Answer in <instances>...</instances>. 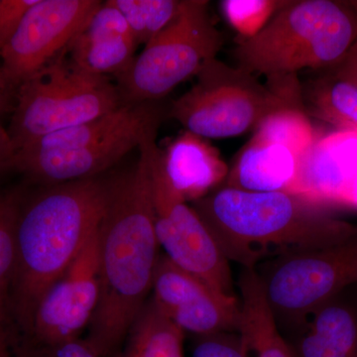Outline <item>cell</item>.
<instances>
[{"mask_svg":"<svg viewBox=\"0 0 357 357\" xmlns=\"http://www.w3.org/2000/svg\"><path fill=\"white\" fill-rule=\"evenodd\" d=\"M157 134L138 147L130 171L109 181L98 227L100 298L86 342L100 356L116 351L147 303L158 264L155 234L152 148Z\"/></svg>","mask_w":357,"mask_h":357,"instance_id":"cell-1","label":"cell"},{"mask_svg":"<svg viewBox=\"0 0 357 357\" xmlns=\"http://www.w3.org/2000/svg\"><path fill=\"white\" fill-rule=\"evenodd\" d=\"M229 262L243 269L357 234V225L287 192H255L222 187L192 203Z\"/></svg>","mask_w":357,"mask_h":357,"instance_id":"cell-2","label":"cell"},{"mask_svg":"<svg viewBox=\"0 0 357 357\" xmlns=\"http://www.w3.org/2000/svg\"><path fill=\"white\" fill-rule=\"evenodd\" d=\"M109 181L95 177L52 185L21 206L10 311L29 332L39 300L100 227Z\"/></svg>","mask_w":357,"mask_h":357,"instance_id":"cell-3","label":"cell"},{"mask_svg":"<svg viewBox=\"0 0 357 357\" xmlns=\"http://www.w3.org/2000/svg\"><path fill=\"white\" fill-rule=\"evenodd\" d=\"M356 38L357 1L294 0L252 38L239 39L234 57L237 68L273 86L303 69L335 67Z\"/></svg>","mask_w":357,"mask_h":357,"instance_id":"cell-4","label":"cell"},{"mask_svg":"<svg viewBox=\"0 0 357 357\" xmlns=\"http://www.w3.org/2000/svg\"><path fill=\"white\" fill-rule=\"evenodd\" d=\"M116 86L62 55L18 86L10 126L15 151L49 134L74 128L119 109Z\"/></svg>","mask_w":357,"mask_h":357,"instance_id":"cell-5","label":"cell"},{"mask_svg":"<svg viewBox=\"0 0 357 357\" xmlns=\"http://www.w3.org/2000/svg\"><path fill=\"white\" fill-rule=\"evenodd\" d=\"M197 77V84L173 103L168 115L206 139L241 135L278 110H304L302 91L264 86L255 75L217 58L206 62Z\"/></svg>","mask_w":357,"mask_h":357,"instance_id":"cell-6","label":"cell"},{"mask_svg":"<svg viewBox=\"0 0 357 357\" xmlns=\"http://www.w3.org/2000/svg\"><path fill=\"white\" fill-rule=\"evenodd\" d=\"M222 45L208 1L183 0L172 22L145 45L126 72L117 75L122 105L159 102L217 58Z\"/></svg>","mask_w":357,"mask_h":357,"instance_id":"cell-7","label":"cell"},{"mask_svg":"<svg viewBox=\"0 0 357 357\" xmlns=\"http://www.w3.org/2000/svg\"><path fill=\"white\" fill-rule=\"evenodd\" d=\"M279 330L299 333L321 305L357 285V234L256 268Z\"/></svg>","mask_w":357,"mask_h":357,"instance_id":"cell-8","label":"cell"},{"mask_svg":"<svg viewBox=\"0 0 357 357\" xmlns=\"http://www.w3.org/2000/svg\"><path fill=\"white\" fill-rule=\"evenodd\" d=\"M151 165L155 234L164 255L218 292L237 297L229 260L197 211L169 183L156 143Z\"/></svg>","mask_w":357,"mask_h":357,"instance_id":"cell-9","label":"cell"},{"mask_svg":"<svg viewBox=\"0 0 357 357\" xmlns=\"http://www.w3.org/2000/svg\"><path fill=\"white\" fill-rule=\"evenodd\" d=\"M98 0H37L17 31L0 52L1 69L18 89L67 51Z\"/></svg>","mask_w":357,"mask_h":357,"instance_id":"cell-10","label":"cell"},{"mask_svg":"<svg viewBox=\"0 0 357 357\" xmlns=\"http://www.w3.org/2000/svg\"><path fill=\"white\" fill-rule=\"evenodd\" d=\"M98 298V229L64 273L42 295L29 333L47 351L77 340L91 324Z\"/></svg>","mask_w":357,"mask_h":357,"instance_id":"cell-11","label":"cell"},{"mask_svg":"<svg viewBox=\"0 0 357 357\" xmlns=\"http://www.w3.org/2000/svg\"><path fill=\"white\" fill-rule=\"evenodd\" d=\"M152 301L167 319L196 337L238 332L241 301L218 292L160 255L152 283Z\"/></svg>","mask_w":357,"mask_h":357,"instance_id":"cell-12","label":"cell"},{"mask_svg":"<svg viewBox=\"0 0 357 357\" xmlns=\"http://www.w3.org/2000/svg\"><path fill=\"white\" fill-rule=\"evenodd\" d=\"M160 124L139 126L102 142L73 149L27 145L16 151L13 169L35 182L51 185L98 177L139 147L148 136L158 133Z\"/></svg>","mask_w":357,"mask_h":357,"instance_id":"cell-13","label":"cell"},{"mask_svg":"<svg viewBox=\"0 0 357 357\" xmlns=\"http://www.w3.org/2000/svg\"><path fill=\"white\" fill-rule=\"evenodd\" d=\"M290 194L325 210L357 208V129L318 137L301 159Z\"/></svg>","mask_w":357,"mask_h":357,"instance_id":"cell-14","label":"cell"},{"mask_svg":"<svg viewBox=\"0 0 357 357\" xmlns=\"http://www.w3.org/2000/svg\"><path fill=\"white\" fill-rule=\"evenodd\" d=\"M138 44L121 13L102 2L68 47L70 59L91 74L107 76L126 72Z\"/></svg>","mask_w":357,"mask_h":357,"instance_id":"cell-15","label":"cell"},{"mask_svg":"<svg viewBox=\"0 0 357 357\" xmlns=\"http://www.w3.org/2000/svg\"><path fill=\"white\" fill-rule=\"evenodd\" d=\"M161 160L169 183L187 203L215 191L229 172L217 148L190 131L174 138L161 150Z\"/></svg>","mask_w":357,"mask_h":357,"instance_id":"cell-16","label":"cell"},{"mask_svg":"<svg viewBox=\"0 0 357 357\" xmlns=\"http://www.w3.org/2000/svg\"><path fill=\"white\" fill-rule=\"evenodd\" d=\"M296 357H357V285L318 307L298 333Z\"/></svg>","mask_w":357,"mask_h":357,"instance_id":"cell-17","label":"cell"},{"mask_svg":"<svg viewBox=\"0 0 357 357\" xmlns=\"http://www.w3.org/2000/svg\"><path fill=\"white\" fill-rule=\"evenodd\" d=\"M300 159L288 148L251 138L229 169L223 187L255 192H289Z\"/></svg>","mask_w":357,"mask_h":357,"instance_id":"cell-18","label":"cell"},{"mask_svg":"<svg viewBox=\"0 0 357 357\" xmlns=\"http://www.w3.org/2000/svg\"><path fill=\"white\" fill-rule=\"evenodd\" d=\"M241 323L238 333L250 357H295L279 330L259 275L243 269L239 275Z\"/></svg>","mask_w":357,"mask_h":357,"instance_id":"cell-19","label":"cell"},{"mask_svg":"<svg viewBox=\"0 0 357 357\" xmlns=\"http://www.w3.org/2000/svg\"><path fill=\"white\" fill-rule=\"evenodd\" d=\"M184 333L147 301L128 333L126 357H184Z\"/></svg>","mask_w":357,"mask_h":357,"instance_id":"cell-20","label":"cell"},{"mask_svg":"<svg viewBox=\"0 0 357 357\" xmlns=\"http://www.w3.org/2000/svg\"><path fill=\"white\" fill-rule=\"evenodd\" d=\"M303 109L338 129H357V86L331 77L302 89ZM309 116V115H307Z\"/></svg>","mask_w":357,"mask_h":357,"instance_id":"cell-21","label":"cell"},{"mask_svg":"<svg viewBox=\"0 0 357 357\" xmlns=\"http://www.w3.org/2000/svg\"><path fill=\"white\" fill-rule=\"evenodd\" d=\"M21 204L16 192L0 191V314L8 319L17 261V223Z\"/></svg>","mask_w":357,"mask_h":357,"instance_id":"cell-22","label":"cell"},{"mask_svg":"<svg viewBox=\"0 0 357 357\" xmlns=\"http://www.w3.org/2000/svg\"><path fill=\"white\" fill-rule=\"evenodd\" d=\"M253 138L288 148L301 161L314 144L317 134L304 110L285 109L263 119Z\"/></svg>","mask_w":357,"mask_h":357,"instance_id":"cell-23","label":"cell"},{"mask_svg":"<svg viewBox=\"0 0 357 357\" xmlns=\"http://www.w3.org/2000/svg\"><path fill=\"white\" fill-rule=\"evenodd\" d=\"M183 1V0H182ZM181 0H109L126 20L136 43L146 45L172 22Z\"/></svg>","mask_w":357,"mask_h":357,"instance_id":"cell-24","label":"cell"},{"mask_svg":"<svg viewBox=\"0 0 357 357\" xmlns=\"http://www.w3.org/2000/svg\"><path fill=\"white\" fill-rule=\"evenodd\" d=\"M287 2L280 0H225L220 2V6L229 24L241 35V39H249L261 31Z\"/></svg>","mask_w":357,"mask_h":357,"instance_id":"cell-25","label":"cell"},{"mask_svg":"<svg viewBox=\"0 0 357 357\" xmlns=\"http://www.w3.org/2000/svg\"><path fill=\"white\" fill-rule=\"evenodd\" d=\"M192 357H250L238 332H223L197 337Z\"/></svg>","mask_w":357,"mask_h":357,"instance_id":"cell-26","label":"cell"},{"mask_svg":"<svg viewBox=\"0 0 357 357\" xmlns=\"http://www.w3.org/2000/svg\"><path fill=\"white\" fill-rule=\"evenodd\" d=\"M37 0H0V52L17 31L23 18Z\"/></svg>","mask_w":357,"mask_h":357,"instance_id":"cell-27","label":"cell"},{"mask_svg":"<svg viewBox=\"0 0 357 357\" xmlns=\"http://www.w3.org/2000/svg\"><path fill=\"white\" fill-rule=\"evenodd\" d=\"M48 357H102L88 344L79 338L48 349Z\"/></svg>","mask_w":357,"mask_h":357,"instance_id":"cell-28","label":"cell"},{"mask_svg":"<svg viewBox=\"0 0 357 357\" xmlns=\"http://www.w3.org/2000/svg\"><path fill=\"white\" fill-rule=\"evenodd\" d=\"M333 77L357 86V38L345 57L335 66Z\"/></svg>","mask_w":357,"mask_h":357,"instance_id":"cell-29","label":"cell"},{"mask_svg":"<svg viewBox=\"0 0 357 357\" xmlns=\"http://www.w3.org/2000/svg\"><path fill=\"white\" fill-rule=\"evenodd\" d=\"M15 148L9 134L0 124V172L13 169Z\"/></svg>","mask_w":357,"mask_h":357,"instance_id":"cell-30","label":"cell"},{"mask_svg":"<svg viewBox=\"0 0 357 357\" xmlns=\"http://www.w3.org/2000/svg\"><path fill=\"white\" fill-rule=\"evenodd\" d=\"M17 89L9 83L0 69V116L13 107V100L16 98Z\"/></svg>","mask_w":357,"mask_h":357,"instance_id":"cell-31","label":"cell"},{"mask_svg":"<svg viewBox=\"0 0 357 357\" xmlns=\"http://www.w3.org/2000/svg\"><path fill=\"white\" fill-rule=\"evenodd\" d=\"M0 357H20L14 351L7 332V319L0 314Z\"/></svg>","mask_w":357,"mask_h":357,"instance_id":"cell-32","label":"cell"}]
</instances>
